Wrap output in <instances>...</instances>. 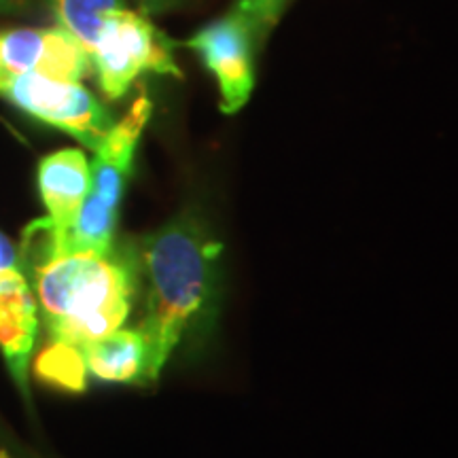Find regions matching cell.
<instances>
[{
  "label": "cell",
  "instance_id": "1",
  "mask_svg": "<svg viewBox=\"0 0 458 458\" xmlns=\"http://www.w3.org/2000/svg\"><path fill=\"white\" fill-rule=\"evenodd\" d=\"M223 244L196 213L185 210L140 240L139 267L147 280L145 380L156 382L182 337L213 312Z\"/></svg>",
  "mask_w": 458,
  "mask_h": 458
},
{
  "label": "cell",
  "instance_id": "2",
  "mask_svg": "<svg viewBox=\"0 0 458 458\" xmlns=\"http://www.w3.org/2000/svg\"><path fill=\"white\" fill-rule=\"evenodd\" d=\"M49 342L83 348L130 317L139 284L136 255L68 253L41 263L32 272Z\"/></svg>",
  "mask_w": 458,
  "mask_h": 458
},
{
  "label": "cell",
  "instance_id": "3",
  "mask_svg": "<svg viewBox=\"0 0 458 458\" xmlns=\"http://www.w3.org/2000/svg\"><path fill=\"white\" fill-rule=\"evenodd\" d=\"M153 105L147 91H140L131 102L130 111L113 123L106 139L96 148L94 162L89 164L91 185L83 199L77 221L68 229L57 246L55 257L68 253L111 255L114 250V229L119 221L125 185L134 168L136 148L140 136L151 119Z\"/></svg>",
  "mask_w": 458,
  "mask_h": 458
},
{
  "label": "cell",
  "instance_id": "4",
  "mask_svg": "<svg viewBox=\"0 0 458 458\" xmlns=\"http://www.w3.org/2000/svg\"><path fill=\"white\" fill-rule=\"evenodd\" d=\"M91 68L108 100H119L142 72L182 77L172 43L142 13L119 9L106 17L91 49Z\"/></svg>",
  "mask_w": 458,
  "mask_h": 458
},
{
  "label": "cell",
  "instance_id": "5",
  "mask_svg": "<svg viewBox=\"0 0 458 458\" xmlns=\"http://www.w3.org/2000/svg\"><path fill=\"white\" fill-rule=\"evenodd\" d=\"M0 96L38 122L66 131L96 151L113 128V117L81 81H60L37 72L9 74Z\"/></svg>",
  "mask_w": 458,
  "mask_h": 458
},
{
  "label": "cell",
  "instance_id": "6",
  "mask_svg": "<svg viewBox=\"0 0 458 458\" xmlns=\"http://www.w3.org/2000/svg\"><path fill=\"white\" fill-rule=\"evenodd\" d=\"M257 41L249 21L229 11L187 38L185 45L198 51L206 68L216 77L221 91V111L233 114L250 98L255 88L253 43Z\"/></svg>",
  "mask_w": 458,
  "mask_h": 458
},
{
  "label": "cell",
  "instance_id": "7",
  "mask_svg": "<svg viewBox=\"0 0 458 458\" xmlns=\"http://www.w3.org/2000/svg\"><path fill=\"white\" fill-rule=\"evenodd\" d=\"M0 55L9 74L37 72L60 81H81L91 71L89 51L62 26L0 32Z\"/></svg>",
  "mask_w": 458,
  "mask_h": 458
},
{
  "label": "cell",
  "instance_id": "8",
  "mask_svg": "<svg viewBox=\"0 0 458 458\" xmlns=\"http://www.w3.org/2000/svg\"><path fill=\"white\" fill-rule=\"evenodd\" d=\"M38 193L47 216L38 219L47 261L54 259L62 238L77 221L91 185L89 159L81 148H60L38 162Z\"/></svg>",
  "mask_w": 458,
  "mask_h": 458
},
{
  "label": "cell",
  "instance_id": "9",
  "mask_svg": "<svg viewBox=\"0 0 458 458\" xmlns=\"http://www.w3.org/2000/svg\"><path fill=\"white\" fill-rule=\"evenodd\" d=\"M38 331V303L20 267L0 270V351L15 385L28 397V374Z\"/></svg>",
  "mask_w": 458,
  "mask_h": 458
},
{
  "label": "cell",
  "instance_id": "10",
  "mask_svg": "<svg viewBox=\"0 0 458 458\" xmlns=\"http://www.w3.org/2000/svg\"><path fill=\"white\" fill-rule=\"evenodd\" d=\"M88 374L102 382L136 385L145 380L147 342L140 329H117L81 348Z\"/></svg>",
  "mask_w": 458,
  "mask_h": 458
},
{
  "label": "cell",
  "instance_id": "11",
  "mask_svg": "<svg viewBox=\"0 0 458 458\" xmlns=\"http://www.w3.org/2000/svg\"><path fill=\"white\" fill-rule=\"evenodd\" d=\"M49 7L57 26L71 32L91 54L106 17L125 9V0H49Z\"/></svg>",
  "mask_w": 458,
  "mask_h": 458
},
{
  "label": "cell",
  "instance_id": "12",
  "mask_svg": "<svg viewBox=\"0 0 458 458\" xmlns=\"http://www.w3.org/2000/svg\"><path fill=\"white\" fill-rule=\"evenodd\" d=\"M34 376L62 391L83 393L88 388V368L81 348L62 342H47L34 360Z\"/></svg>",
  "mask_w": 458,
  "mask_h": 458
},
{
  "label": "cell",
  "instance_id": "13",
  "mask_svg": "<svg viewBox=\"0 0 458 458\" xmlns=\"http://www.w3.org/2000/svg\"><path fill=\"white\" fill-rule=\"evenodd\" d=\"M284 4L286 0H236L232 11H236L238 15H242L249 21L250 30L259 41L276 24Z\"/></svg>",
  "mask_w": 458,
  "mask_h": 458
},
{
  "label": "cell",
  "instance_id": "14",
  "mask_svg": "<svg viewBox=\"0 0 458 458\" xmlns=\"http://www.w3.org/2000/svg\"><path fill=\"white\" fill-rule=\"evenodd\" d=\"M9 267H20V250L0 232V270H9Z\"/></svg>",
  "mask_w": 458,
  "mask_h": 458
},
{
  "label": "cell",
  "instance_id": "15",
  "mask_svg": "<svg viewBox=\"0 0 458 458\" xmlns=\"http://www.w3.org/2000/svg\"><path fill=\"white\" fill-rule=\"evenodd\" d=\"M136 3H139L142 13L153 15V13H162V11L172 9L174 4H179L181 0H136Z\"/></svg>",
  "mask_w": 458,
  "mask_h": 458
},
{
  "label": "cell",
  "instance_id": "16",
  "mask_svg": "<svg viewBox=\"0 0 458 458\" xmlns=\"http://www.w3.org/2000/svg\"><path fill=\"white\" fill-rule=\"evenodd\" d=\"M21 4V0H0V11H13Z\"/></svg>",
  "mask_w": 458,
  "mask_h": 458
},
{
  "label": "cell",
  "instance_id": "17",
  "mask_svg": "<svg viewBox=\"0 0 458 458\" xmlns=\"http://www.w3.org/2000/svg\"><path fill=\"white\" fill-rule=\"evenodd\" d=\"M7 77H9V72L4 71V66H3V55H0V85L4 83V79H7Z\"/></svg>",
  "mask_w": 458,
  "mask_h": 458
},
{
  "label": "cell",
  "instance_id": "18",
  "mask_svg": "<svg viewBox=\"0 0 458 458\" xmlns=\"http://www.w3.org/2000/svg\"><path fill=\"white\" fill-rule=\"evenodd\" d=\"M0 458H9L7 452H0Z\"/></svg>",
  "mask_w": 458,
  "mask_h": 458
}]
</instances>
